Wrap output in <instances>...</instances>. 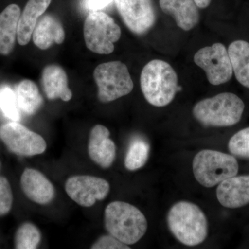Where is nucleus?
I'll return each mask as SVG.
<instances>
[{"label": "nucleus", "mask_w": 249, "mask_h": 249, "mask_svg": "<svg viewBox=\"0 0 249 249\" xmlns=\"http://www.w3.org/2000/svg\"><path fill=\"white\" fill-rule=\"evenodd\" d=\"M167 223L174 237L188 247L201 245L209 234L206 214L199 206L190 201L174 204L168 211Z\"/></svg>", "instance_id": "f257e3e1"}, {"label": "nucleus", "mask_w": 249, "mask_h": 249, "mask_svg": "<svg viewBox=\"0 0 249 249\" xmlns=\"http://www.w3.org/2000/svg\"><path fill=\"white\" fill-rule=\"evenodd\" d=\"M140 81L144 97L157 107L169 105L181 89L176 71L169 63L161 60L149 62L142 68Z\"/></svg>", "instance_id": "f03ea898"}, {"label": "nucleus", "mask_w": 249, "mask_h": 249, "mask_svg": "<svg viewBox=\"0 0 249 249\" xmlns=\"http://www.w3.org/2000/svg\"><path fill=\"white\" fill-rule=\"evenodd\" d=\"M147 221L136 206L124 201H113L105 211V227L111 235L127 245L138 242L147 230Z\"/></svg>", "instance_id": "7ed1b4c3"}, {"label": "nucleus", "mask_w": 249, "mask_h": 249, "mask_svg": "<svg viewBox=\"0 0 249 249\" xmlns=\"http://www.w3.org/2000/svg\"><path fill=\"white\" fill-rule=\"evenodd\" d=\"M245 103L235 93H219L199 101L193 109L196 121L206 127H230L240 122Z\"/></svg>", "instance_id": "20e7f679"}, {"label": "nucleus", "mask_w": 249, "mask_h": 249, "mask_svg": "<svg viewBox=\"0 0 249 249\" xmlns=\"http://www.w3.org/2000/svg\"><path fill=\"white\" fill-rule=\"evenodd\" d=\"M193 171L195 178L201 186L212 188L239 171L235 157L224 152L204 150L193 159Z\"/></svg>", "instance_id": "39448f33"}, {"label": "nucleus", "mask_w": 249, "mask_h": 249, "mask_svg": "<svg viewBox=\"0 0 249 249\" xmlns=\"http://www.w3.org/2000/svg\"><path fill=\"white\" fill-rule=\"evenodd\" d=\"M93 75L98 87V98L101 102H112L129 94L133 90V81L124 62H104L96 67Z\"/></svg>", "instance_id": "423d86ee"}, {"label": "nucleus", "mask_w": 249, "mask_h": 249, "mask_svg": "<svg viewBox=\"0 0 249 249\" xmlns=\"http://www.w3.org/2000/svg\"><path fill=\"white\" fill-rule=\"evenodd\" d=\"M87 47L93 53L107 55L114 52V43L120 39L121 28L109 15L92 11L87 16L83 27Z\"/></svg>", "instance_id": "0eeeda50"}, {"label": "nucleus", "mask_w": 249, "mask_h": 249, "mask_svg": "<svg viewBox=\"0 0 249 249\" xmlns=\"http://www.w3.org/2000/svg\"><path fill=\"white\" fill-rule=\"evenodd\" d=\"M194 62L204 70L211 85L224 84L231 79L233 73L231 62L227 48L222 43L199 49L195 54Z\"/></svg>", "instance_id": "6e6552de"}, {"label": "nucleus", "mask_w": 249, "mask_h": 249, "mask_svg": "<svg viewBox=\"0 0 249 249\" xmlns=\"http://www.w3.org/2000/svg\"><path fill=\"white\" fill-rule=\"evenodd\" d=\"M0 137L10 151L18 155H41L47 149L45 140L40 134L16 121L3 124L0 127Z\"/></svg>", "instance_id": "1a4fd4ad"}, {"label": "nucleus", "mask_w": 249, "mask_h": 249, "mask_svg": "<svg viewBox=\"0 0 249 249\" xmlns=\"http://www.w3.org/2000/svg\"><path fill=\"white\" fill-rule=\"evenodd\" d=\"M116 9L129 30L143 35L156 22V11L152 0H114Z\"/></svg>", "instance_id": "9d476101"}, {"label": "nucleus", "mask_w": 249, "mask_h": 249, "mask_svg": "<svg viewBox=\"0 0 249 249\" xmlns=\"http://www.w3.org/2000/svg\"><path fill=\"white\" fill-rule=\"evenodd\" d=\"M109 190L110 186L106 179L89 175L71 177L65 183L69 196L83 207H91L96 201L106 199Z\"/></svg>", "instance_id": "9b49d317"}, {"label": "nucleus", "mask_w": 249, "mask_h": 249, "mask_svg": "<svg viewBox=\"0 0 249 249\" xmlns=\"http://www.w3.org/2000/svg\"><path fill=\"white\" fill-rule=\"evenodd\" d=\"M109 129L102 124H96L90 133L88 153L93 162L107 169L114 163L116 155L115 143L110 138Z\"/></svg>", "instance_id": "f8f14e48"}, {"label": "nucleus", "mask_w": 249, "mask_h": 249, "mask_svg": "<svg viewBox=\"0 0 249 249\" xmlns=\"http://www.w3.org/2000/svg\"><path fill=\"white\" fill-rule=\"evenodd\" d=\"M217 198L228 209H238L249 204V175L231 177L217 186Z\"/></svg>", "instance_id": "ddd939ff"}, {"label": "nucleus", "mask_w": 249, "mask_h": 249, "mask_svg": "<svg viewBox=\"0 0 249 249\" xmlns=\"http://www.w3.org/2000/svg\"><path fill=\"white\" fill-rule=\"evenodd\" d=\"M21 186L26 196L38 204H48L55 196V188L52 182L43 174L32 168L23 172Z\"/></svg>", "instance_id": "4468645a"}, {"label": "nucleus", "mask_w": 249, "mask_h": 249, "mask_svg": "<svg viewBox=\"0 0 249 249\" xmlns=\"http://www.w3.org/2000/svg\"><path fill=\"white\" fill-rule=\"evenodd\" d=\"M160 5L162 11L171 16L183 30H191L199 22V8L194 0H160Z\"/></svg>", "instance_id": "2eb2a0df"}, {"label": "nucleus", "mask_w": 249, "mask_h": 249, "mask_svg": "<svg viewBox=\"0 0 249 249\" xmlns=\"http://www.w3.org/2000/svg\"><path fill=\"white\" fill-rule=\"evenodd\" d=\"M65 38V32L60 20L52 15H45L39 19L33 33V40L42 50L53 45H60Z\"/></svg>", "instance_id": "dca6fc26"}, {"label": "nucleus", "mask_w": 249, "mask_h": 249, "mask_svg": "<svg viewBox=\"0 0 249 249\" xmlns=\"http://www.w3.org/2000/svg\"><path fill=\"white\" fill-rule=\"evenodd\" d=\"M42 83L44 91L49 99L60 98L66 102L71 99L72 92L68 87V78L62 67L56 65L45 67L42 71Z\"/></svg>", "instance_id": "f3484780"}, {"label": "nucleus", "mask_w": 249, "mask_h": 249, "mask_svg": "<svg viewBox=\"0 0 249 249\" xmlns=\"http://www.w3.org/2000/svg\"><path fill=\"white\" fill-rule=\"evenodd\" d=\"M52 0H29L18 22L17 40L22 46L30 42L37 19L48 9Z\"/></svg>", "instance_id": "a211bd4d"}, {"label": "nucleus", "mask_w": 249, "mask_h": 249, "mask_svg": "<svg viewBox=\"0 0 249 249\" xmlns=\"http://www.w3.org/2000/svg\"><path fill=\"white\" fill-rule=\"evenodd\" d=\"M20 16V9L16 4L9 5L0 14V54L1 55H8L14 49Z\"/></svg>", "instance_id": "6ab92c4d"}, {"label": "nucleus", "mask_w": 249, "mask_h": 249, "mask_svg": "<svg viewBox=\"0 0 249 249\" xmlns=\"http://www.w3.org/2000/svg\"><path fill=\"white\" fill-rule=\"evenodd\" d=\"M229 57L236 79L249 89V43L245 40H236L229 45Z\"/></svg>", "instance_id": "aec40b11"}, {"label": "nucleus", "mask_w": 249, "mask_h": 249, "mask_svg": "<svg viewBox=\"0 0 249 249\" xmlns=\"http://www.w3.org/2000/svg\"><path fill=\"white\" fill-rule=\"evenodd\" d=\"M17 100L19 109L28 114H36L43 104V98L37 85L30 80H24L18 85Z\"/></svg>", "instance_id": "412c9836"}, {"label": "nucleus", "mask_w": 249, "mask_h": 249, "mask_svg": "<svg viewBox=\"0 0 249 249\" xmlns=\"http://www.w3.org/2000/svg\"><path fill=\"white\" fill-rule=\"evenodd\" d=\"M150 155V145L146 141L137 139L131 142L124 158L126 169L134 171L145 165Z\"/></svg>", "instance_id": "4be33fe9"}, {"label": "nucleus", "mask_w": 249, "mask_h": 249, "mask_svg": "<svg viewBox=\"0 0 249 249\" xmlns=\"http://www.w3.org/2000/svg\"><path fill=\"white\" fill-rule=\"evenodd\" d=\"M40 241L39 229L31 223H24L16 232L15 246L18 249H35L38 247Z\"/></svg>", "instance_id": "5701e85b"}, {"label": "nucleus", "mask_w": 249, "mask_h": 249, "mask_svg": "<svg viewBox=\"0 0 249 249\" xmlns=\"http://www.w3.org/2000/svg\"><path fill=\"white\" fill-rule=\"evenodd\" d=\"M19 107L17 96L11 88L3 86L0 88V109L3 114L13 121L20 120Z\"/></svg>", "instance_id": "b1692460"}, {"label": "nucleus", "mask_w": 249, "mask_h": 249, "mask_svg": "<svg viewBox=\"0 0 249 249\" xmlns=\"http://www.w3.org/2000/svg\"><path fill=\"white\" fill-rule=\"evenodd\" d=\"M228 147L232 155L249 159V127L234 134L229 140Z\"/></svg>", "instance_id": "393cba45"}, {"label": "nucleus", "mask_w": 249, "mask_h": 249, "mask_svg": "<svg viewBox=\"0 0 249 249\" xmlns=\"http://www.w3.org/2000/svg\"><path fill=\"white\" fill-rule=\"evenodd\" d=\"M13 204V193L8 180L0 177V216L8 214Z\"/></svg>", "instance_id": "a878e982"}, {"label": "nucleus", "mask_w": 249, "mask_h": 249, "mask_svg": "<svg viewBox=\"0 0 249 249\" xmlns=\"http://www.w3.org/2000/svg\"><path fill=\"white\" fill-rule=\"evenodd\" d=\"M92 249H129L130 247L112 235H104L99 239L92 246Z\"/></svg>", "instance_id": "bb28decb"}, {"label": "nucleus", "mask_w": 249, "mask_h": 249, "mask_svg": "<svg viewBox=\"0 0 249 249\" xmlns=\"http://www.w3.org/2000/svg\"><path fill=\"white\" fill-rule=\"evenodd\" d=\"M114 0H84L83 7L88 11H98L110 5Z\"/></svg>", "instance_id": "cd10ccee"}, {"label": "nucleus", "mask_w": 249, "mask_h": 249, "mask_svg": "<svg viewBox=\"0 0 249 249\" xmlns=\"http://www.w3.org/2000/svg\"><path fill=\"white\" fill-rule=\"evenodd\" d=\"M212 0H194L195 2L199 9H206L211 4Z\"/></svg>", "instance_id": "c85d7f7f"}]
</instances>
